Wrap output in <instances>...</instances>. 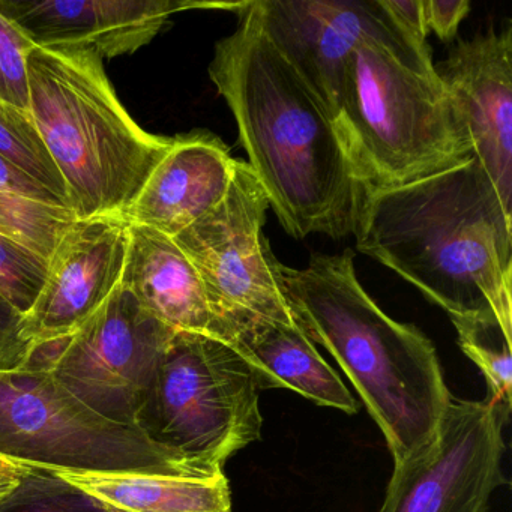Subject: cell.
I'll return each instance as SVG.
<instances>
[{
	"label": "cell",
	"instance_id": "d6986e66",
	"mask_svg": "<svg viewBox=\"0 0 512 512\" xmlns=\"http://www.w3.org/2000/svg\"><path fill=\"white\" fill-rule=\"evenodd\" d=\"M458 344L467 358L481 370L488 386V401L511 412V331L512 323L494 313L451 316Z\"/></svg>",
	"mask_w": 512,
	"mask_h": 512
},
{
	"label": "cell",
	"instance_id": "4fadbf2b",
	"mask_svg": "<svg viewBox=\"0 0 512 512\" xmlns=\"http://www.w3.org/2000/svg\"><path fill=\"white\" fill-rule=\"evenodd\" d=\"M235 2L196 0H0V14L38 49L82 50L101 59L131 55L151 43L170 16Z\"/></svg>",
	"mask_w": 512,
	"mask_h": 512
},
{
	"label": "cell",
	"instance_id": "9a60e30c",
	"mask_svg": "<svg viewBox=\"0 0 512 512\" xmlns=\"http://www.w3.org/2000/svg\"><path fill=\"white\" fill-rule=\"evenodd\" d=\"M236 160L209 131L172 137L125 218L175 238L226 197Z\"/></svg>",
	"mask_w": 512,
	"mask_h": 512
},
{
	"label": "cell",
	"instance_id": "4316f807",
	"mask_svg": "<svg viewBox=\"0 0 512 512\" xmlns=\"http://www.w3.org/2000/svg\"><path fill=\"white\" fill-rule=\"evenodd\" d=\"M428 34L434 32L439 40L451 43L457 37L460 23L470 10L469 0H422Z\"/></svg>",
	"mask_w": 512,
	"mask_h": 512
},
{
	"label": "cell",
	"instance_id": "7a4b0ae2",
	"mask_svg": "<svg viewBox=\"0 0 512 512\" xmlns=\"http://www.w3.org/2000/svg\"><path fill=\"white\" fill-rule=\"evenodd\" d=\"M512 214L481 164L365 191L356 248L451 316L512 323Z\"/></svg>",
	"mask_w": 512,
	"mask_h": 512
},
{
	"label": "cell",
	"instance_id": "f1b7e54d",
	"mask_svg": "<svg viewBox=\"0 0 512 512\" xmlns=\"http://www.w3.org/2000/svg\"><path fill=\"white\" fill-rule=\"evenodd\" d=\"M28 466H22V464L13 463V461L5 460L0 458V478L7 476V478H20L28 472Z\"/></svg>",
	"mask_w": 512,
	"mask_h": 512
},
{
	"label": "cell",
	"instance_id": "e0dca14e",
	"mask_svg": "<svg viewBox=\"0 0 512 512\" xmlns=\"http://www.w3.org/2000/svg\"><path fill=\"white\" fill-rule=\"evenodd\" d=\"M230 346L247 362L259 389H290L320 406L353 415L359 406L337 371L296 323L259 322Z\"/></svg>",
	"mask_w": 512,
	"mask_h": 512
},
{
	"label": "cell",
	"instance_id": "8992f818",
	"mask_svg": "<svg viewBox=\"0 0 512 512\" xmlns=\"http://www.w3.org/2000/svg\"><path fill=\"white\" fill-rule=\"evenodd\" d=\"M259 391L247 362L230 344L176 331L136 427L199 478H215L232 455L262 436Z\"/></svg>",
	"mask_w": 512,
	"mask_h": 512
},
{
	"label": "cell",
	"instance_id": "44dd1931",
	"mask_svg": "<svg viewBox=\"0 0 512 512\" xmlns=\"http://www.w3.org/2000/svg\"><path fill=\"white\" fill-rule=\"evenodd\" d=\"M76 221L67 209L0 193V235L49 260L68 227Z\"/></svg>",
	"mask_w": 512,
	"mask_h": 512
},
{
	"label": "cell",
	"instance_id": "ac0fdd59",
	"mask_svg": "<svg viewBox=\"0 0 512 512\" xmlns=\"http://www.w3.org/2000/svg\"><path fill=\"white\" fill-rule=\"evenodd\" d=\"M106 512H232L226 475L209 479L151 473L56 472Z\"/></svg>",
	"mask_w": 512,
	"mask_h": 512
},
{
	"label": "cell",
	"instance_id": "83f0119b",
	"mask_svg": "<svg viewBox=\"0 0 512 512\" xmlns=\"http://www.w3.org/2000/svg\"><path fill=\"white\" fill-rule=\"evenodd\" d=\"M382 5L410 43L422 50L430 49L422 0H382Z\"/></svg>",
	"mask_w": 512,
	"mask_h": 512
},
{
	"label": "cell",
	"instance_id": "9c48e42d",
	"mask_svg": "<svg viewBox=\"0 0 512 512\" xmlns=\"http://www.w3.org/2000/svg\"><path fill=\"white\" fill-rule=\"evenodd\" d=\"M175 329L119 284L50 362L55 379L109 421L136 427L140 407Z\"/></svg>",
	"mask_w": 512,
	"mask_h": 512
},
{
	"label": "cell",
	"instance_id": "52a82bcc",
	"mask_svg": "<svg viewBox=\"0 0 512 512\" xmlns=\"http://www.w3.org/2000/svg\"><path fill=\"white\" fill-rule=\"evenodd\" d=\"M0 458L53 472L203 479L139 428L89 409L47 368L0 373Z\"/></svg>",
	"mask_w": 512,
	"mask_h": 512
},
{
	"label": "cell",
	"instance_id": "cb8c5ba5",
	"mask_svg": "<svg viewBox=\"0 0 512 512\" xmlns=\"http://www.w3.org/2000/svg\"><path fill=\"white\" fill-rule=\"evenodd\" d=\"M34 43L0 14V101L29 110L28 56Z\"/></svg>",
	"mask_w": 512,
	"mask_h": 512
},
{
	"label": "cell",
	"instance_id": "d4e9b609",
	"mask_svg": "<svg viewBox=\"0 0 512 512\" xmlns=\"http://www.w3.org/2000/svg\"><path fill=\"white\" fill-rule=\"evenodd\" d=\"M35 344L25 332V316L0 296V373L28 368Z\"/></svg>",
	"mask_w": 512,
	"mask_h": 512
},
{
	"label": "cell",
	"instance_id": "2e32d148",
	"mask_svg": "<svg viewBox=\"0 0 512 512\" xmlns=\"http://www.w3.org/2000/svg\"><path fill=\"white\" fill-rule=\"evenodd\" d=\"M121 286L169 328L218 340L202 281L170 236L130 224Z\"/></svg>",
	"mask_w": 512,
	"mask_h": 512
},
{
	"label": "cell",
	"instance_id": "5b68a950",
	"mask_svg": "<svg viewBox=\"0 0 512 512\" xmlns=\"http://www.w3.org/2000/svg\"><path fill=\"white\" fill-rule=\"evenodd\" d=\"M28 79L29 112L64 178L76 220L125 217L172 137L136 124L95 53L35 47Z\"/></svg>",
	"mask_w": 512,
	"mask_h": 512
},
{
	"label": "cell",
	"instance_id": "3957f363",
	"mask_svg": "<svg viewBox=\"0 0 512 512\" xmlns=\"http://www.w3.org/2000/svg\"><path fill=\"white\" fill-rule=\"evenodd\" d=\"M280 274L296 325L338 362L394 461L406 457L433 434L452 400L433 343L371 299L352 250L314 254L304 269L281 263Z\"/></svg>",
	"mask_w": 512,
	"mask_h": 512
},
{
	"label": "cell",
	"instance_id": "603a6c76",
	"mask_svg": "<svg viewBox=\"0 0 512 512\" xmlns=\"http://www.w3.org/2000/svg\"><path fill=\"white\" fill-rule=\"evenodd\" d=\"M49 260L0 235V296L23 316L31 311L46 283Z\"/></svg>",
	"mask_w": 512,
	"mask_h": 512
},
{
	"label": "cell",
	"instance_id": "30bf717a",
	"mask_svg": "<svg viewBox=\"0 0 512 512\" xmlns=\"http://www.w3.org/2000/svg\"><path fill=\"white\" fill-rule=\"evenodd\" d=\"M506 415L488 400H451L433 434L394 461L379 512H487L505 484Z\"/></svg>",
	"mask_w": 512,
	"mask_h": 512
},
{
	"label": "cell",
	"instance_id": "ba28073f",
	"mask_svg": "<svg viewBox=\"0 0 512 512\" xmlns=\"http://www.w3.org/2000/svg\"><path fill=\"white\" fill-rule=\"evenodd\" d=\"M269 200L245 161L236 160L226 197L173 238L202 281L218 340L259 322L295 323L277 257L263 235Z\"/></svg>",
	"mask_w": 512,
	"mask_h": 512
},
{
	"label": "cell",
	"instance_id": "7c38bea8",
	"mask_svg": "<svg viewBox=\"0 0 512 512\" xmlns=\"http://www.w3.org/2000/svg\"><path fill=\"white\" fill-rule=\"evenodd\" d=\"M130 221L98 217L74 221L49 259L46 283L25 314V332L35 347L79 331L121 284Z\"/></svg>",
	"mask_w": 512,
	"mask_h": 512
},
{
	"label": "cell",
	"instance_id": "7402d4cb",
	"mask_svg": "<svg viewBox=\"0 0 512 512\" xmlns=\"http://www.w3.org/2000/svg\"><path fill=\"white\" fill-rule=\"evenodd\" d=\"M0 512H106L103 506L53 470L29 467L16 487L0 497Z\"/></svg>",
	"mask_w": 512,
	"mask_h": 512
},
{
	"label": "cell",
	"instance_id": "484cf974",
	"mask_svg": "<svg viewBox=\"0 0 512 512\" xmlns=\"http://www.w3.org/2000/svg\"><path fill=\"white\" fill-rule=\"evenodd\" d=\"M0 193L31 200V202L41 203V205L53 206V208L67 209V206L55 194L50 193L40 182L26 175L2 155H0Z\"/></svg>",
	"mask_w": 512,
	"mask_h": 512
},
{
	"label": "cell",
	"instance_id": "6da1fadb",
	"mask_svg": "<svg viewBox=\"0 0 512 512\" xmlns=\"http://www.w3.org/2000/svg\"><path fill=\"white\" fill-rule=\"evenodd\" d=\"M218 41L209 77L226 100L239 142L292 238L352 235L364 200L334 122L260 26L251 0Z\"/></svg>",
	"mask_w": 512,
	"mask_h": 512
},
{
	"label": "cell",
	"instance_id": "5bb4252c",
	"mask_svg": "<svg viewBox=\"0 0 512 512\" xmlns=\"http://www.w3.org/2000/svg\"><path fill=\"white\" fill-rule=\"evenodd\" d=\"M436 71L469 137L473 158L511 212L512 26L463 41Z\"/></svg>",
	"mask_w": 512,
	"mask_h": 512
},
{
	"label": "cell",
	"instance_id": "ffe728a7",
	"mask_svg": "<svg viewBox=\"0 0 512 512\" xmlns=\"http://www.w3.org/2000/svg\"><path fill=\"white\" fill-rule=\"evenodd\" d=\"M0 155L40 182L70 209L64 178L53 163L31 112L4 101H0Z\"/></svg>",
	"mask_w": 512,
	"mask_h": 512
},
{
	"label": "cell",
	"instance_id": "8fae6325",
	"mask_svg": "<svg viewBox=\"0 0 512 512\" xmlns=\"http://www.w3.org/2000/svg\"><path fill=\"white\" fill-rule=\"evenodd\" d=\"M251 5L275 49L332 122L356 44L367 35L400 31L382 0H251Z\"/></svg>",
	"mask_w": 512,
	"mask_h": 512
},
{
	"label": "cell",
	"instance_id": "277c9868",
	"mask_svg": "<svg viewBox=\"0 0 512 512\" xmlns=\"http://www.w3.org/2000/svg\"><path fill=\"white\" fill-rule=\"evenodd\" d=\"M334 125L364 191L421 181L473 158L431 49L400 31L356 44Z\"/></svg>",
	"mask_w": 512,
	"mask_h": 512
}]
</instances>
